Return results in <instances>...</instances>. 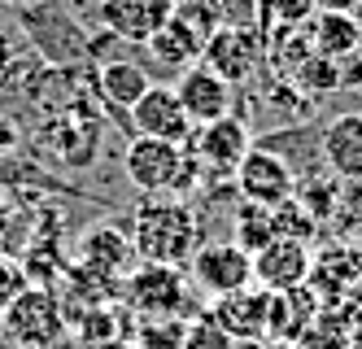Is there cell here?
<instances>
[{
	"mask_svg": "<svg viewBox=\"0 0 362 349\" xmlns=\"http://www.w3.org/2000/svg\"><path fill=\"white\" fill-rule=\"evenodd\" d=\"M310 52H315V44H310V22L305 26H271V35H267V57L284 70V74H293Z\"/></svg>",
	"mask_w": 362,
	"mask_h": 349,
	"instance_id": "cell-21",
	"label": "cell"
},
{
	"mask_svg": "<svg viewBox=\"0 0 362 349\" xmlns=\"http://www.w3.org/2000/svg\"><path fill=\"white\" fill-rule=\"evenodd\" d=\"M0 5H22V0H0Z\"/></svg>",
	"mask_w": 362,
	"mask_h": 349,
	"instance_id": "cell-35",
	"label": "cell"
},
{
	"mask_svg": "<svg viewBox=\"0 0 362 349\" xmlns=\"http://www.w3.org/2000/svg\"><path fill=\"white\" fill-rule=\"evenodd\" d=\"M132 332H136V314L127 306H92L83 314L70 319V336L79 341V349H114V345H132Z\"/></svg>",
	"mask_w": 362,
	"mask_h": 349,
	"instance_id": "cell-18",
	"label": "cell"
},
{
	"mask_svg": "<svg viewBox=\"0 0 362 349\" xmlns=\"http://www.w3.org/2000/svg\"><path fill=\"white\" fill-rule=\"evenodd\" d=\"M132 258H136L132 236H122L118 227H88L83 240H79V266L92 271V275H100V280H110V284L127 280Z\"/></svg>",
	"mask_w": 362,
	"mask_h": 349,
	"instance_id": "cell-17",
	"label": "cell"
},
{
	"mask_svg": "<svg viewBox=\"0 0 362 349\" xmlns=\"http://www.w3.org/2000/svg\"><path fill=\"white\" fill-rule=\"evenodd\" d=\"M192 157H197V166H210V171H227V175H236V166L245 162V153L253 149V136H249V127L240 118H218V122H205V127H192V136L184 144Z\"/></svg>",
	"mask_w": 362,
	"mask_h": 349,
	"instance_id": "cell-9",
	"label": "cell"
},
{
	"mask_svg": "<svg viewBox=\"0 0 362 349\" xmlns=\"http://www.w3.org/2000/svg\"><path fill=\"white\" fill-rule=\"evenodd\" d=\"M315 231H319V219H315V210H310V205H297L288 197L284 205L271 210V236L275 240H297V245H310Z\"/></svg>",
	"mask_w": 362,
	"mask_h": 349,
	"instance_id": "cell-22",
	"label": "cell"
},
{
	"mask_svg": "<svg viewBox=\"0 0 362 349\" xmlns=\"http://www.w3.org/2000/svg\"><path fill=\"white\" fill-rule=\"evenodd\" d=\"M192 280L210 292V297H227V292L253 288V253L236 240H214L192 253Z\"/></svg>",
	"mask_w": 362,
	"mask_h": 349,
	"instance_id": "cell-6",
	"label": "cell"
},
{
	"mask_svg": "<svg viewBox=\"0 0 362 349\" xmlns=\"http://www.w3.org/2000/svg\"><path fill=\"white\" fill-rule=\"evenodd\" d=\"M323 162L336 183H362V110H345L323 127Z\"/></svg>",
	"mask_w": 362,
	"mask_h": 349,
	"instance_id": "cell-15",
	"label": "cell"
},
{
	"mask_svg": "<svg viewBox=\"0 0 362 349\" xmlns=\"http://www.w3.org/2000/svg\"><path fill=\"white\" fill-rule=\"evenodd\" d=\"M27 62H31L27 40H22L18 31H0V88H22Z\"/></svg>",
	"mask_w": 362,
	"mask_h": 349,
	"instance_id": "cell-24",
	"label": "cell"
},
{
	"mask_svg": "<svg viewBox=\"0 0 362 349\" xmlns=\"http://www.w3.org/2000/svg\"><path fill=\"white\" fill-rule=\"evenodd\" d=\"M9 223H13V210H9V201H5V197H0V240H5Z\"/></svg>",
	"mask_w": 362,
	"mask_h": 349,
	"instance_id": "cell-33",
	"label": "cell"
},
{
	"mask_svg": "<svg viewBox=\"0 0 362 349\" xmlns=\"http://www.w3.org/2000/svg\"><path fill=\"white\" fill-rule=\"evenodd\" d=\"M118 292H122V306L136 319H170V314H184L188 306V275L179 266L140 262L127 271Z\"/></svg>",
	"mask_w": 362,
	"mask_h": 349,
	"instance_id": "cell-4",
	"label": "cell"
},
{
	"mask_svg": "<svg viewBox=\"0 0 362 349\" xmlns=\"http://www.w3.org/2000/svg\"><path fill=\"white\" fill-rule=\"evenodd\" d=\"M210 13L218 18V26H245V31H257L262 26V9L257 0H205Z\"/></svg>",
	"mask_w": 362,
	"mask_h": 349,
	"instance_id": "cell-28",
	"label": "cell"
},
{
	"mask_svg": "<svg viewBox=\"0 0 362 349\" xmlns=\"http://www.w3.org/2000/svg\"><path fill=\"white\" fill-rule=\"evenodd\" d=\"M184 332H188V319L184 314H170V319H136L132 345L136 349H184Z\"/></svg>",
	"mask_w": 362,
	"mask_h": 349,
	"instance_id": "cell-23",
	"label": "cell"
},
{
	"mask_svg": "<svg viewBox=\"0 0 362 349\" xmlns=\"http://www.w3.org/2000/svg\"><path fill=\"white\" fill-rule=\"evenodd\" d=\"M315 0H271V9H267V31L271 26H305L310 18H315Z\"/></svg>",
	"mask_w": 362,
	"mask_h": 349,
	"instance_id": "cell-29",
	"label": "cell"
},
{
	"mask_svg": "<svg viewBox=\"0 0 362 349\" xmlns=\"http://www.w3.org/2000/svg\"><path fill=\"white\" fill-rule=\"evenodd\" d=\"M354 349H362V336H358V341H354Z\"/></svg>",
	"mask_w": 362,
	"mask_h": 349,
	"instance_id": "cell-37",
	"label": "cell"
},
{
	"mask_svg": "<svg viewBox=\"0 0 362 349\" xmlns=\"http://www.w3.org/2000/svg\"><path fill=\"white\" fill-rule=\"evenodd\" d=\"M170 88H175L179 105H184V114L192 118V127L218 122V118L231 114V84H223V79H218L210 66H201V62L188 66Z\"/></svg>",
	"mask_w": 362,
	"mask_h": 349,
	"instance_id": "cell-13",
	"label": "cell"
},
{
	"mask_svg": "<svg viewBox=\"0 0 362 349\" xmlns=\"http://www.w3.org/2000/svg\"><path fill=\"white\" fill-rule=\"evenodd\" d=\"M297 349H354V336H349L345 328H336L332 319L319 310L315 324H310V328L297 336Z\"/></svg>",
	"mask_w": 362,
	"mask_h": 349,
	"instance_id": "cell-26",
	"label": "cell"
},
{
	"mask_svg": "<svg viewBox=\"0 0 362 349\" xmlns=\"http://www.w3.org/2000/svg\"><path fill=\"white\" fill-rule=\"evenodd\" d=\"M0 349H18V345H13V341H9L5 332H0Z\"/></svg>",
	"mask_w": 362,
	"mask_h": 349,
	"instance_id": "cell-34",
	"label": "cell"
},
{
	"mask_svg": "<svg viewBox=\"0 0 362 349\" xmlns=\"http://www.w3.org/2000/svg\"><path fill=\"white\" fill-rule=\"evenodd\" d=\"M184 349H236V341H231L223 328H218V319L205 310L197 319H188V332H184Z\"/></svg>",
	"mask_w": 362,
	"mask_h": 349,
	"instance_id": "cell-27",
	"label": "cell"
},
{
	"mask_svg": "<svg viewBox=\"0 0 362 349\" xmlns=\"http://www.w3.org/2000/svg\"><path fill=\"white\" fill-rule=\"evenodd\" d=\"M179 0H100V26L122 44H148L175 18Z\"/></svg>",
	"mask_w": 362,
	"mask_h": 349,
	"instance_id": "cell-10",
	"label": "cell"
},
{
	"mask_svg": "<svg viewBox=\"0 0 362 349\" xmlns=\"http://www.w3.org/2000/svg\"><path fill=\"white\" fill-rule=\"evenodd\" d=\"M96 88H100V96H105L110 105H118V110L132 114V105L153 88V79H148V70L140 62H105L100 74H96Z\"/></svg>",
	"mask_w": 362,
	"mask_h": 349,
	"instance_id": "cell-20",
	"label": "cell"
},
{
	"mask_svg": "<svg viewBox=\"0 0 362 349\" xmlns=\"http://www.w3.org/2000/svg\"><path fill=\"white\" fill-rule=\"evenodd\" d=\"M114 349H136V345H114Z\"/></svg>",
	"mask_w": 362,
	"mask_h": 349,
	"instance_id": "cell-36",
	"label": "cell"
},
{
	"mask_svg": "<svg viewBox=\"0 0 362 349\" xmlns=\"http://www.w3.org/2000/svg\"><path fill=\"white\" fill-rule=\"evenodd\" d=\"M192 166L197 157L184 144L170 140H153V136H132L122 153V171L132 179V188H140L144 197H179L192 183Z\"/></svg>",
	"mask_w": 362,
	"mask_h": 349,
	"instance_id": "cell-2",
	"label": "cell"
},
{
	"mask_svg": "<svg viewBox=\"0 0 362 349\" xmlns=\"http://www.w3.org/2000/svg\"><path fill=\"white\" fill-rule=\"evenodd\" d=\"M310 292L319 297V306H336V302H349L358 297L362 288V258L354 249H327L315 258V266H310Z\"/></svg>",
	"mask_w": 362,
	"mask_h": 349,
	"instance_id": "cell-16",
	"label": "cell"
},
{
	"mask_svg": "<svg viewBox=\"0 0 362 349\" xmlns=\"http://www.w3.org/2000/svg\"><path fill=\"white\" fill-rule=\"evenodd\" d=\"M315 9L319 13H349V18H358L362 0H315Z\"/></svg>",
	"mask_w": 362,
	"mask_h": 349,
	"instance_id": "cell-32",
	"label": "cell"
},
{
	"mask_svg": "<svg viewBox=\"0 0 362 349\" xmlns=\"http://www.w3.org/2000/svg\"><path fill=\"white\" fill-rule=\"evenodd\" d=\"M0 332L18 349H57L70 336V324H66V310L57 302V292L44 288V284H31L27 292H18V297L0 310Z\"/></svg>",
	"mask_w": 362,
	"mask_h": 349,
	"instance_id": "cell-3",
	"label": "cell"
},
{
	"mask_svg": "<svg viewBox=\"0 0 362 349\" xmlns=\"http://www.w3.org/2000/svg\"><path fill=\"white\" fill-rule=\"evenodd\" d=\"M31 284H27V266H22L18 258H5L0 253V310H5L18 292H27Z\"/></svg>",
	"mask_w": 362,
	"mask_h": 349,
	"instance_id": "cell-30",
	"label": "cell"
},
{
	"mask_svg": "<svg viewBox=\"0 0 362 349\" xmlns=\"http://www.w3.org/2000/svg\"><path fill=\"white\" fill-rule=\"evenodd\" d=\"M132 127H136V136L170 140V144H188V136H192V118L184 114V105H179L170 84H153L132 105Z\"/></svg>",
	"mask_w": 362,
	"mask_h": 349,
	"instance_id": "cell-11",
	"label": "cell"
},
{
	"mask_svg": "<svg viewBox=\"0 0 362 349\" xmlns=\"http://www.w3.org/2000/svg\"><path fill=\"white\" fill-rule=\"evenodd\" d=\"M257 57H262V40H257V31H245V26H214L201 48V66H210L231 88L249 84V74L257 70Z\"/></svg>",
	"mask_w": 362,
	"mask_h": 349,
	"instance_id": "cell-8",
	"label": "cell"
},
{
	"mask_svg": "<svg viewBox=\"0 0 362 349\" xmlns=\"http://www.w3.org/2000/svg\"><path fill=\"white\" fill-rule=\"evenodd\" d=\"M236 193L245 197V205H257V210H275V205H284L293 193H297V175H293V166L284 162L279 153H271V149H249L245 153V162L236 166Z\"/></svg>",
	"mask_w": 362,
	"mask_h": 349,
	"instance_id": "cell-5",
	"label": "cell"
},
{
	"mask_svg": "<svg viewBox=\"0 0 362 349\" xmlns=\"http://www.w3.org/2000/svg\"><path fill=\"white\" fill-rule=\"evenodd\" d=\"M310 44H315V52L327 62L354 57L358 44H362V26L349 13H315L310 18Z\"/></svg>",
	"mask_w": 362,
	"mask_h": 349,
	"instance_id": "cell-19",
	"label": "cell"
},
{
	"mask_svg": "<svg viewBox=\"0 0 362 349\" xmlns=\"http://www.w3.org/2000/svg\"><path fill=\"white\" fill-rule=\"evenodd\" d=\"M13 149H18V122H13L5 110H0V157L13 153Z\"/></svg>",
	"mask_w": 362,
	"mask_h": 349,
	"instance_id": "cell-31",
	"label": "cell"
},
{
	"mask_svg": "<svg viewBox=\"0 0 362 349\" xmlns=\"http://www.w3.org/2000/svg\"><path fill=\"white\" fill-rule=\"evenodd\" d=\"M132 249L140 262L184 266L201 249V223L179 197H148L132 219Z\"/></svg>",
	"mask_w": 362,
	"mask_h": 349,
	"instance_id": "cell-1",
	"label": "cell"
},
{
	"mask_svg": "<svg viewBox=\"0 0 362 349\" xmlns=\"http://www.w3.org/2000/svg\"><path fill=\"white\" fill-rule=\"evenodd\" d=\"M210 31H214V22H197V13H188L184 5H175V18L144 48H148V57L162 70H170L179 79L188 66L201 62V48H205V40H210Z\"/></svg>",
	"mask_w": 362,
	"mask_h": 349,
	"instance_id": "cell-7",
	"label": "cell"
},
{
	"mask_svg": "<svg viewBox=\"0 0 362 349\" xmlns=\"http://www.w3.org/2000/svg\"><path fill=\"white\" fill-rule=\"evenodd\" d=\"M310 266H315V253L310 245H297V240H271L253 253V284L267 292H293L305 288Z\"/></svg>",
	"mask_w": 362,
	"mask_h": 349,
	"instance_id": "cell-12",
	"label": "cell"
},
{
	"mask_svg": "<svg viewBox=\"0 0 362 349\" xmlns=\"http://www.w3.org/2000/svg\"><path fill=\"white\" fill-rule=\"evenodd\" d=\"M293 74H297V84L305 92H336L341 88V62H327V57H319V52H310Z\"/></svg>",
	"mask_w": 362,
	"mask_h": 349,
	"instance_id": "cell-25",
	"label": "cell"
},
{
	"mask_svg": "<svg viewBox=\"0 0 362 349\" xmlns=\"http://www.w3.org/2000/svg\"><path fill=\"white\" fill-rule=\"evenodd\" d=\"M267 302H271V292L253 284L240 292H227V297H214L210 314L236 345H253V341H267Z\"/></svg>",
	"mask_w": 362,
	"mask_h": 349,
	"instance_id": "cell-14",
	"label": "cell"
}]
</instances>
